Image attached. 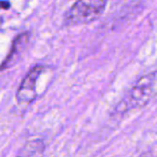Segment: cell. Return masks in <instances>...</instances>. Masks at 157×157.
Segmentation results:
<instances>
[{
	"label": "cell",
	"instance_id": "7a4b0ae2",
	"mask_svg": "<svg viewBox=\"0 0 157 157\" xmlns=\"http://www.w3.org/2000/svg\"><path fill=\"white\" fill-rule=\"evenodd\" d=\"M105 0H78L71 6L65 15L68 25H83L99 18L105 12Z\"/></svg>",
	"mask_w": 157,
	"mask_h": 157
},
{
	"label": "cell",
	"instance_id": "3957f363",
	"mask_svg": "<svg viewBox=\"0 0 157 157\" xmlns=\"http://www.w3.org/2000/svg\"><path fill=\"white\" fill-rule=\"evenodd\" d=\"M43 70V66H35L23 78L22 83L16 92V102L18 107L25 109L29 107L31 102L37 98V83Z\"/></svg>",
	"mask_w": 157,
	"mask_h": 157
},
{
	"label": "cell",
	"instance_id": "5b68a950",
	"mask_svg": "<svg viewBox=\"0 0 157 157\" xmlns=\"http://www.w3.org/2000/svg\"><path fill=\"white\" fill-rule=\"evenodd\" d=\"M45 145L42 139H33L23 145L17 154V157H42Z\"/></svg>",
	"mask_w": 157,
	"mask_h": 157
},
{
	"label": "cell",
	"instance_id": "6da1fadb",
	"mask_svg": "<svg viewBox=\"0 0 157 157\" xmlns=\"http://www.w3.org/2000/svg\"><path fill=\"white\" fill-rule=\"evenodd\" d=\"M157 96V70L140 76L130 88L126 98L117 105V112L141 109Z\"/></svg>",
	"mask_w": 157,
	"mask_h": 157
},
{
	"label": "cell",
	"instance_id": "8992f818",
	"mask_svg": "<svg viewBox=\"0 0 157 157\" xmlns=\"http://www.w3.org/2000/svg\"><path fill=\"white\" fill-rule=\"evenodd\" d=\"M139 157H153V154L151 152H145V153H143L142 155H140Z\"/></svg>",
	"mask_w": 157,
	"mask_h": 157
},
{
	"label": "cell",
	"instance_id": "277c9868",
	"mask_svg": "<svg viewBox=\"0 0 157 157\" xmlns=\"http://www.w3.org/2000/svg\"><path fill=\"white\" fill-rule=\"evenodd\" d=\"M29 39H30V33H23L15 38V40L12 43L10 53L6 57L2 65L0 66V70L9 69V68L13 67L14 65H16L20 61L21 57L24 54L25 50H26L27 45L29 43Z\"/></svg>",
	"mask_w": 157,
	"mask_h": 157
},
{
	"label": "cell",
	"instance_id": "52a82bcc",
	"mask_svg": "<svg viewBox=\"0 0 157 157\" xmlns=\"http://www.w3.org/2000/svg\"><path fill=\"white\" fill-rule=\"evenodd\" d=\"M3 6H5L6 8H8V9L10 8V3L9 2H0V8H2Z\"/></svg>",
	"mask_w": 157,
	"mask_h": 157
}]
</instances>
